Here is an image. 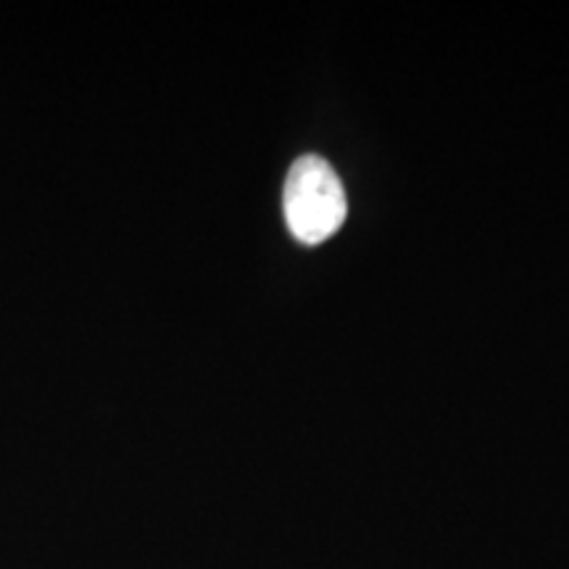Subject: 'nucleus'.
I'll return each mask as SVG.
<instances>
[{
    "mask_svg": "<svg viewBox=\"0 0 569 569\" xmlns=\"http://www.w3.org/2000/svg\"><path fill=\"white\" fill-rule=\"evenodd\" d=\"M284 219L298 243L319 246L346 222L348 201L336 169L322 156H301L284 180Z\"/></svg>",
    "mask_w": 569,
    "mask_h": 569,
    "instance_id": "obj_1",
    "label": "nucleus"
}]
</instances>
